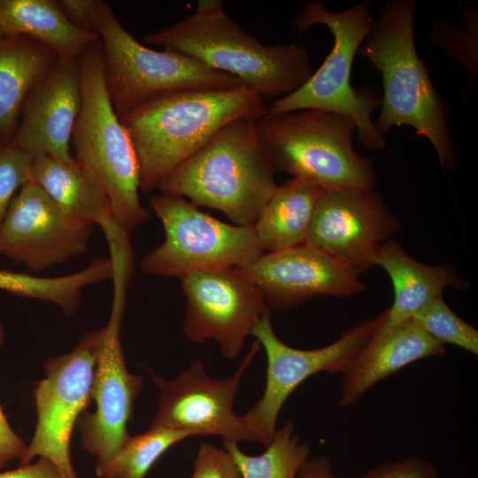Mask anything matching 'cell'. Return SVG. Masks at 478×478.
<instances>
[{
	"label": "cell",
	"instance_id": "6da1fadb",
	"mask_svg": "<svg viewBox=\"0 0 478 478\" xmlns=\"http://www.w3.org/2000/svg\"><path fill=\"white\" fill-rule=\"evenodd\" d=\"M415 0H388L358 50L382 77L381 112L374 122L385 137L393 127L408 126L427 138L441 167L453 168L457 150L448 127L451 105L437 93L413 33Z\"/></svg>",
	"mask_w": 478,
	"mask_h": 478
},
{
	"label": "cell",
	"instance_id": "7a4b0ae2",
	"mask_svg": "<svg viewBox=\"0 0 478 478\" xmlns=\"http://www.w3.org/2000/svg\"><path fill=\"white\" fill-rule=\"evenodd\" d=\"M266 112L259 95L240 86L171 92L120 118L135 151L140 189L158 188L227 123L239 119L258 121Z\"/></svg>",
	"mask_w": 478,
	"mask_h": 478
},
{
	"label": "cell",
	"instance_id": "3957f363",
	"mask_svg": "<svg viewBox=\"0 0 478 478\" xmlns=\"http://www.w3.org/2000/svg\"><path fill=\"white\" fill-rule=\"evenodd\" d=\"M255 120L239 119L220 129L159 184L161 194L189 198L254 227L275 192L276 167Z\"/></svg>",
	"mask_w": 478,
	"mask_h": 478
},
{
	"label": "cell",
	"instance_id": "277c9868",
	"mask_svg": "<svg viewBox=\"0 0 478 478\" xmlns=\"http://www.w3.org/2000/svg\"><path fill=\"white\" fill-rule=\"evenodd\" d=\"M143 41L234 76L265 101L290 95L314 72L305 44H263L224 9L210 14L195 12L166 28L146 35Z\"/></svg>",
	"mask_w": 478,
	"mask_h": 478
},
{
	"label": "cell",
	"instance_id": "5b68a950",
	"mask_svg": "<svg viewBox=\"0 0 478 478\" xmlns=\"http://www.w3.org/2000/svg\"><path fill=\"white\" fill-rule=\"evenodd\" d=\"M81 107L71 143L75 160L101 186L113 218L128 234L150 214L139 199V169L129 135L106 89L100 38L79 56Z\"/></svg>",
	"mask_w": 478,
	"mask_h": 478
},
{
	"label": "cell",
	"instance_id": "8992f818",
	"mask_svg": "<svg viewBox=\"0 0 478 478\" xmlns=\"http://www.w3.org/2000/svg\"><path fill=\"white\" fill-rule=\"evenodd\" d=\"M372 11L366 0L340 12L329 11L320 1L305 4L294 18L293 25L300 34L315 25L327 27L334 38L333 47L301 88L273 101L267 112L317 109L343 114L355 122L358 140L366 150L383 148L385 137L372 120L374 111L381 105V96L369 87L360 89L351 84L354 58L375 23Z\"/></svg>",
	"mask_w": 478,
	"mask_h": 478
},
{
	"label": "cell",
	"instance_id": "52a82bcc",
	"mask_svg": "<svg viewBox=\"0 0 478 478\" xmlns=\"http://www.w3.org/2000/svg\"><path fill=\"white\" fill-rule=\"evenodd\" d=\"M256 126L277 172L304 178L326 190L375 189L372 161L353 148L357 126L351 119L317 109L266 112Z\"/></svg>",
	"mask_w": 478,
	"mask_h": 478
},
{
	"label": "cell",
	"instance_id": "ba28073f",
	"mask_svg": "<svg viewBox=\"0 0 478 478\" xmlns=\"http://www.w3.org/2000/svg\"><path fill=\"white\" fill-rule=\"evenodd\" d=\"M96 28L103 47L106 89L119 118L171 92L243 86L237 78L190 57L143 45L101 0H97Z\"/></svg>",
	"mask_w": 478,
	"mask_h": 478
},
{
	"label": "cell",
	"instance_id": "9c48e42d",
	"mask_svg": "<svg viewBox=\"0 0 478 478\" xmlns=\"http://www.w3.org/2000/svg\"><path fill=\"white\" fill-rule=\"evenodd\" d=\"M149 204L166 237L143 258L146 274L181 278L197 271L243 267L264 253L254 227L222 222L182 197L156 195Z\"/></svg>",
	"mask_w": 478,
	"mask_h": 478
},
{
	"label": "cell",
	"instance_id": "30bf717a",
	"mask_svg": "<svg viewBox=\"0 0 478 478\" xmlns=\"http://www.w3.org/2000/svg\"><path fill=\"white\" fill-rule=\"evenodd\" d=\"M386 318L387 309L375 318L353 326L328 345L300 350L286 344L277 336L268 308L251 331L266 356L265 390L255 405L241 416L257 442L265 447L270 444L283 405L302 382L320 372L342 374Z\"/></svg>",
	"mask_w": 478,
	"mask_h": 478
},
{
	"label": "cell",
	"instance_id": "8fae6325",
	"mask_svg": "<svg viewBox=\"0 0 478 478\" xmlns=\"http://www.w3.org/2000/svg\"><path fill=\"white\" fill-rule=\"evenodd\" d=\"M102 328L85 333L69 353L49 358L45 377L34 397L37 421L19 466L38 458L52 462L65 478H79L72 463L70 442L80 416L92 401V383Z\"/></svg>",
	"mask_w": 478,
	"mask_h": 478
},
{
	"label": "cell",
	"instance_id": "7c38bea8",
	"mask_svg": "<svg viewBox=\"0 0 478 478\" xmlns=\"http://www.w3.org/2000/svg\"><path fill=\"white\" fill-rule=\"evenodd\" d=\"M130 276L124 269L113 274L111 316L102 328L94 368L92 400L96 410L84 412L77 421L81 444L95 457L96 463L110 459L129 437L127 426L143 384L141 375L128 372L120 336Z\"/></svg>",
	"mask_w": 478,
	"mask_h": 478
},
{
	"label": "cell",
	"instance_id": "4fadbf2b",
	"mask_svg": "<svg viewBox=\"0 0 478 478\" xmlns=\"http://www.w3.org/2000/svg\"><path fill=\"white\" fill-rule=\"evenodd\" d=\"M260 347L255 340L235 373L223 380L211 378L199 361L191 362L173 380L150 371L159 390L158 410L150 427L185 432L191 436L216 435L223 441L235 443L257 442L233 406L243 376Z\"/></svg>",
	"mask_w": 478,
	"mask_h": 478
},
{
	"label": "cell",
	"instance_id": "5bb4252c",
	"mask_svg": "<svg viewBox=\"0 0 478 478\" xmlns=\"http://www.w3.org/2000/svg\"><path fill=\"white\" fill-rule=\"evenodd\" d=\"M180 279L187 298V337L195 343L215 340L226 358H236L268 309L260 290L236 267L192 272Z\"/></svg>",
	"mask_w": 478,
	"mask_h": 478
},
{
	"label": "cell",
	"instance_id": "9a60e30c",
	"mask_svg": "<svg viewBox=\"0 0 478 478\" xmlns=\"http://www.w3.org/2000/svg\"><path fill=\"white\" fill-rule=\"evenodd\" d=\"M94 224L64 212L37 184H24L0 228V254L42 272L84 254Z\"/></svg>",
	"mask_w": 478,
	"mask_h": 478
},
{
	"label": "cell",
	"instance_id": "2e32d148",
	"mask_svg": "<svg viewBox=\"0 0 478 478\" xmlns=\"http://www.w3.org/2000/svg\"><path fill=\"white\" fill-rule=\"evenodd\" d=\"M401 225L374 189H325L316 204L305 243L360 274L374 265L381 248Z\"/></svg>",
	"mask_w": 478,
	"mask_h": 478
},
{
	"label": "cell",
	"instance_id": "e0dca14e",
	"mask_svg": "<svg viewBox=\"0 0 478 478\" xmlns=\"http://www.w3.org/2000/svg\"><path fill=\"white\" fill-rule=\"evenodd\" d=\"M236 268L258 287L266 304L279 310L316 296L350 297L366 289L357 271L305 243L263 253Z\"/></svg>",
	"mask_w": 478,
	"mask_h": 478
},
{
	"label": "cell",
	"instance_id": "ac0fdd59",
	"mask_svg": "<svg viewBox=\"0 0 478 478\" xmlns=\"http://www.w3.org/2000/svg\"><path fill=\"white\" fill-rule=\"evenodd\" d=\"M81 107L79 57L58 58L28 93L12 144L32 158L72 162L70 145Z\"/></svg>",
	"mask_w": 478,
	"mask_h": 478
},
{
	"label": "cell",
	"instance_id": "d6986e66",
	"mask_svg": "<svg viewBox=\"0 0 478 478\" xmlns=\"http://www.w3.org/2000/svg\"><path fill=\"white\" fill-rule=\"evenodd\" d=\"M383 323L342 373L340 406L355 405L374 385L406 366L445 352L444 345L426 333L412 318L393 327H384Z\"/></svg>",
	"mask_w": 478,
	"mask_h": 478
},
{
	"label": "cell",
	"instance_id": "ffe728a7",
	"mask_svg": "<svg viewBox=\"0 0 478 478\" xmlns=\"http://www.w3.org/2000/svg\"><path fill=\"white\" fill-rule=\"evenodd\" d=\"M374 265L385 270L394 287V301L387 309L384 327L412 319L428 302L448 287L468 289L469 284L449 265L428 266L409 256L402 246L389 240L381 248Z\"/></svg>",
	"mask_w": 478,
	"mask_h": 478
},
{
	"label": "cell",
	"instance_id": "44dd1931",
	"mask_svg": "<svg viewBox=\"0 0 478 478\" xmlns=\"http://www.w3.org/2000/svg\"><path fill=\"white\" fill-rule=\"evenodd\" d=\"M42 42L25 35L0 39V144H11L26 98L57 61Z\"/></svg>",
	"mask_w": 478,
	"mask_h": 478
},
{
	"label": "cell",
	"instance_id": "7402d4cb",
	"mask_svg": "<svg viewBox=\"0 0 478 478\" xmlns=\"http://www.w3.org/2000/svg\"><path fill=\"white\" fill-rule=\"evenodd\" d=\"M31 172L32 181L69 215L102 229L116 222L104 191L75 158L63 162L38 155Z\"/></svg>",
	"mask_w": 478,
	"mask_h": 478
},
{
	"label": "cell",
	"instance_id": "603a6c76",
	"mask_svg": "<svg viewBox=\"0 0 478 478\" xmlns=\"http://www.w3.org/2000/svg\"><path fill=\"white\" fill-rule=\"evenodd\" d=\"M4 35H25L50 48L58 58H78L97 35L74 27L56 0H0Z\"/></svg>",
	"mask_w": 478,
	"mask_h": 478
},
{
	"label": "cell",
	"instance_id": "cb8c5ba5",
	"mask_svg": "<svg viewBox=\"0 0 478 478\" xmlns=\"http://www.w3.org/2000/svg\"><path fill=\"white\" fill-rule=\"evenodd\" d=\"M324 190L300 177L278 186L254 225L262 250L274 252L305 243Z\"/></svg>",
	"mask_w": 478,
	"mask_h": 478
},
{
	"label": "cell",
	"instance_id": "d4e9b609",
	"mask_svg": "<svg viewBox=\"0 0 478 478\" xmlns=\"http://www.w3.org/2000/svg\"><path fill=\"white\" fill-rule=\"evenodd\" d=\"M223 448L237 465L243 478H297L311 451L309 444L301 443L294 433L291 421L276 429L272 442L260 455L245 454L235 442L223 441Z\"/></svg>",
	"mask_w": 478,
	"mask_h": 478
},
{
	"label": "cell",
	"instance_id": "484cf974",
	"mask_svg": "<svg viewBox=\"0 0 478 478\" xmlns=\"http://www.w3.org/2000/svg\"><path fill=\"white\" fill-rule=\"evenodd\" d=\"M191 436L165 428L150 427L139 435L129 436L107 461L96 463L98 478H146L156 461L173 444Z\"/></svg>",
	"mask_w": 478,
	"mask_h": 478
},
{
	"label": "cell",
	"instance_id": "4316f807",
	"mask_svg": "<svg viewBox=\"0 0 478 478\" xmlns=\"http://www.w3.org/2000/svg\"><path fill=\"white\" fill-rule=\"evenodd\" d=\"M432 338L478 354V330L458 316L445 303L443 295L428 302L413 317Z\"/></svg>",
	"mask_w": 478,
	"mask_h": 478
},
{
	"label": "cell",
	"instance_id": "83f0119b",
	"mask_svg": "<svg viewBox=\"0 0 478 478\" xmlns=\"http://www.w3.org/2000/svg\"><path fill=\"white\" fill-rule=\"evenodd\" d=\"M459 12L466 23V30L460 31L451 23L438 19L430 31V39L445 54L457 59L466 68L469 81L477 77V9L474 4H459Z\"/></svg>",
	"mask_w": 478,
	"mask_h": 478
},
{
	"label": "cell",
	"instance_id": "f1b7e54d",
	"mask_svg": "<svg viewBox=\"0 0 478 478\" xmlns=\"http://www.w3.org/2000/svg\"><path fill=\"white\" fill-rule=\"evenodd\" d=\"M32 158L14 145L0 144V228L17 191L32 181Z\"/></svg>",
	"mask_w": 478,
	"mask_h": 478
},
{
	"label": "cell",
	"instance_id": "f546056e",
	"mask_svg": "<svg viewBox=\"0 0 478 478\" xmlns=\"http://www.w3.org/2000/svg\"><path fill=\"white\" fill-rule=\"evenodd\" d=\"M190 478H243V475L224 448L204 443L198 448Z\"/></svg>",
	"mask_w": 478,
	"mask_h": 478
},
{
	"label": "cell",
	"instance_id": "4dcf8cb0",
	"mask_svg": "<svg viewBox=\"0 0 478 478\" xmlns=\"http://www.w3.org/2000/svg\"><path fill=\"white\" fill-rule=\"evenodd\" d=\"M361 478H440L436 468L421 457L412 456L378 465Z\"/></svg>",
	"mask_w": 478,
	"mask_h": 478
},
{
	"label": "cell",
	"instance_id": "1f68e13d",
	"mask_svg": "<svg viewBox=\"0 0 478 478\" xmlns=\"http://www.w3.org/2000/svg\"><path fill=\"white\" fill-rule=\"evenodd\" d=\"M4 338V330L0 320V347ZM27 447V444L10 426L0 405V469L14 460H19L20 463L26 454Z\"/></svg>",
	"mask_w": 478,
	"mask_h": 478
},
{
	"label": "cell",
	"instance_id": "d6a6232c",
	"mask_svg": "<svg viewBox=\"0 0 478 478\" xmlns=\"http://www.w3.org/2000/svg\"><path fill=\"white\" fill-rule=\"evenodd\" d=\"M56 2L74 27L87 33L97 35V0H56Z\"/></svg>",
	"mask_w": 478,
	"mask_h": 478
},
{
	"label": "cell",
	"instance_id": "836d02e7",
	"mask_svg": "<svg viewBox=\"0 0 478 478\" xmlns=\"http://www.w3.org/2000/svg\"><path fill=\"white\" fill-rule=\"evenodd\" d=\"M0 478H65L57 466L44 458L18 468L0 473Z\"/></svg>",
	"mask_w": 478,
	"mask_h": 478
},
{
	"label": "cell",
	"instance_id": "e575fe53",
	"mask_svg": "<svg viewBox=\"0 0 478 478\" xmlns=\"http://www.w3.org/2000/svg\"><path fill=\"white\" fill-rule=\"evenodd\" d=\"M35 288L36 281L32 274L0 270V290L18 297H29Z\"/></svg>",
	"mask_w": 478,
	"mask_h": 478
},
{
	"label": "cell",
	"instance_id": "d590c367",
	"mask_svg": "<svg viewBox=\"0 0 478 478\" xmlns=\"http://www.w3.org/2000/svg\"><path fill=\"white\" fill-rule=\"evenodd\" d=\"M297 478H337L331 463L325 456L308 458L302 465Z\"/></svg>",
	"mask_w": 478,
	"mask_h": 478
},
{
	"label": "cell",
	"instance_id": "8d00e7d4",
	"mask_svg": "<svg viewBox=\"0 0 478 478\" xmlns=\"http://www.w3.org/2000/svg\"><path fill=\"white\" fill-rule=\"evenodd\" d=\"M221 9L224 8L220 0H198L195 12L198 14H210Z\"/></svg>",
	"mask_w": 478,
	"mask_h": 478
},
{
	"label": "cell",
	"instance_id": "74e56055",
	"mask_svg": "<svg viewBox=\"0 0 478 478\" xmlns=\"http://www.w3.org/2000/svg\"><path fill=\"white\" fill-rule=\"evenodd\" d=\"M3 36H4V34H3V32H2V30H1V28H0V39H1Z\"/></svg>",
	"mask_w": 478,
	"mask_h": 478
}]
</instances>
